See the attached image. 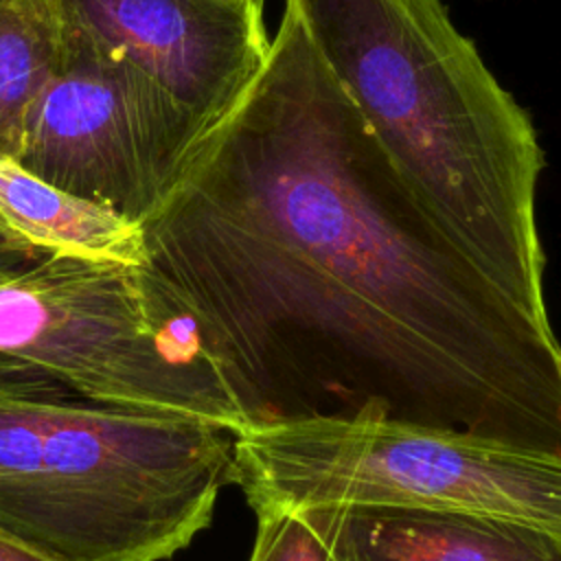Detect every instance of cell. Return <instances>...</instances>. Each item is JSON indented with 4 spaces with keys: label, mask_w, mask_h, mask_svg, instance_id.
I'll list each match as a JSON object with an SVG mask.
<instances>
[{
    "label": "cell",
    "mask_w": 561,
    "mask_h": 561,
    "mask_svg": "<svg viewBox=\"0 0 561 561\" xmlns=\"http://www.w3.org/2000/svg\"><path fill=\"white\" fill-rule=\"evenodd\" d=\"M61 0H0V156L13 158L33 101L61 68Z\"/></svg>",
    "instance_id": "30bf717a"
},
{
    "label": "cell",
    "mask_w": 561,
    "mask_h": 561,
    "mask_svg": "<svg viewBox=\"0 0 561 561\" xmlns=\"http://www.w3.org/2000/svg\"><path fill=\"white\" fill-rule=\"evenodd\" d=\"M239 434L381 421L561 458V346L449 234L285 4L270 57L140 224Z\"/></svg>",
    "instance_id": "6da1fadb"
},
{
    "label": "cell",
    "mask_w": 561,
    "mask_h": 561,
    "mask_svg": "<svg viewBox=\"0 0 561 561\" xmlns=\"http://www.w3.org/2000/svg\"><path fill=\"white\" fill-rule=\"evenodd\" d=\"M337 561H561V537L524 519L419 504L294 508Z\"/></svg>",
    "instance_id": "ba28073f"
},
{
    "label": "cell",
    "mask_w": 561,
    "mask_h": 561,
    "mask_svg": "<svg viewBox=\"0 0 561 561\" xmlns=\"http://www.w3.org/2000/svg\"><path fill=\"white\" fill-rule=\"evenodd\" d=\"M234 436L0 353V533L59 561H167L210 526Z\"/></svg>",
    "instance_id": "3957f363"
},
{
    "label": "cell",
    "mask_w": 561,
    "mask_h": 561,
    "mask_svg": "<svg viewBox=\"0 0 561 561\" xmlns=\"http://www.w3.org/2000/svg\"><path fill=\"white\" fill-rule=\"evenodd\" d=\"M285 2L438 221L515 302L548 320L537 131L440 0Z\"/></svg>",
    "instance_id": "7a4b0ae2"
},
{
    "label": "cell",
    "mask_w": 561,
    "mask_h": 561,
    "mask_svg": "<svg viewBox=\"0 0 561 561\" xmlns=\"http://www.w3.org/2000/svg\"><path fill=\"white\" fill-rule=\"evenodd\" d=\"M259 0H61L64 20L158 81L213 129L270 57Z\"/></svg>",
    "instance_id": "52a82bcc"
},
{
    "label": "cell",
    "mask_w": 561,
    "mask_h": 561,
    "mask_svg": "<svg viewBox=\"0 0 561 561\" xmlns=\"http://www.w3.org/2000/svg\"><path fill=\"white\" fill-rule=\"evenodd\" d=\"M230 482L259 511L320 502L467 508L561 537V458L381 421H302L234 436Z\"/></svg>",
    "instance_id": "5b68a950"
},
{
    "label": "cell",
    "mask_w": 561,
    "mask_h": 561,
    "mask_svg": "<svg viewBox=\"0 0 561 561\" xmlns=\"http://www.w3.org/2000/svg\"><path fill=\"white\" fill-rule=\"evenodd\" d=\"M259 2H263V0H259Z\"/></svg>",
    "instance_id": "5bb4252c"
},
{
    "label": "cell",
    "mask_w": 561,
    "mask_h": 561,
    "mask_svg": "<svg viewBox=\"0 0 561 561\" xmlns=\"http://www.w3.org/2000/svg\"><path fill=\"white\" fill-rule=\"evenodd\" d=\"M0 219L46 254L147 263L138 224L44 182L7 156H0Z\"/></svg>",
    "instance_id": "9c48e42d"
},
{
    "label": "cell",
    "mask_w": 561,
    "mask_h": 561,
    "mask_svg": "<svg viewBox=\"0 0 561 561\" xmlns=\"http://www.w3.org/2000/svg\"><path fill=\"white\" fill-rule=\"evenodd\" d=\"M210 131L138 66L66 24L61 68L28 107L13 160L140 226Z\"/></svg>",
    "instance_id": "8992f818"
},
{
    "label": "cell",
    "mask_w": 561,
    "mask_h": 561,
    "mask_svg": "<svg viewBox=\"0 0 561 561\" xmlns=\"http://www.w3.org/2000/svg\"><path fill=\"white\" fill-rule=\"evenodd\" d=\"M250 561H337L294 511H259Z\"/></svg>",
    "instance_id": "8fae6325"
},
{
    "label": "cell",
    "mask_w": 561,
    "mask_h": 561,
    "mask_svg": "<svg viewBox=\"0 0 561 561\" xmlns=\"http://www.w3.org/2000/svg\"><path fill=\"white\" fill-rule=\"evenodd\" d=\"M0 353L101 403L241 430L197 324L147 263L53 252L2 278Z\"/></svg>",
    "instance_id": "277c9868"
},
{
    "label": "cell",
    "mask_w": 561,
    "mask_h": 561,
    "mask_svg": "<svg viewBox=\"0 0 561 561\" xmlns=\"http://www.w3.org/2000/svg\"><path fill=\"white\" fill-rule=\"evenodd\" d=\"M0 561H59V559L0 533Z\"/></svg>",
    "instance_id": "7c38bea8"
},
{
    "label": "cell",
    "mask_w": 561,
    "mask_h": 561,
    "mask_svg": "<svg viewBox=\"0 0 561 561\" xmlns=\"http://www.w3.org/2000/svg\"><path fill=\"white\" fill-rule=\"evenodd\" d=\"M18 272H20V270H18ZM11 274H15V272H9V270H2V267H0V280L7 278V276H11Z\"/></svg>",
    "instance_id": "4fadbf2b"
}]
</instances>
